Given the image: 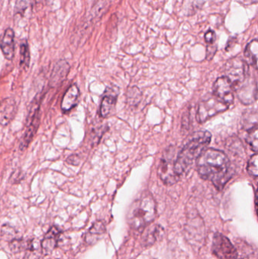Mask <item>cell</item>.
I'll return each instance as SVG.
<instances>
[{
    "instance_id": "cell-1",
    "label": "cell",
    "mask_w": 258,
    "mask_h": 259,
    "mask_svg": "<svg viewBox=\"0 0 258 259\" xmlns=\"http://www.w3.org/2000/svg\"><path fill=\"white\" fill-rule=\"evenodd\" d=\"M197 170L203 179L212 181L219 190H222L231 178L230 163L224 152L208 149L197 159Z\"/></svg>"
},
{
    "instance_id": "cell-2",
    "label": "cell",
    "mask_w": 258,
    "mask_h": 259,
    "mask_svg": "<svg viewBox=\"0 0 258 259\" xmlns=\"http://www.w3.org/2000/svg\"><path fill=\"white\" fill-rule=\"evenodd\" d=\"M212 140V135L208 131L195 133L189 141L179 152L176 158L175 170L179 177L187 173L195 160L198 159L205 150Z\"/></svg>"
},
{
    "instance_id": "cell-3",
    "label": "cell",
    "mask_w": 258,
    "mask_h": 259,
    "mask_svg": "<svg viewBox=\"0 0 258 259\" xmlns=\"http://www.w3.org/2000/svg\"><path fill=\"white\" fill-rule=\"evenodd\" d=\"M156 217V201L148 192H144L130 205L127 222L132 229L142 232Z\"/></svg>"
},
{
    "instance_id": "cell-4",
    "label": "cell",
    "mask_w": 258,
    "mask_h": 259,
    "mask_svg": "<svg viewBox=\"0 0 258 259\" xmlns=\"http://www.w3.org/2000/svg\"><path fill=\"white\" fill-rule=\"evenodd\" d=\"M40 98L37 96L33 99L30 104L26 120L25 131L20 143L19 148L21 150H24L28 147L37 132L40 121Z\"/></svg>"
},
{
    "instance_id": "cell-5",
    "label": "cell",
    "mask_w": 258,
    "mask_h": 259,
    "mask_svg": "<svg viewBox=\"0 0 258 259\" xmlns=\"http://www.w3.org/2000/svg\"><path fill=\"white\" fill-rule=\"evenodd\" d=\"M174 149L168 148L162 155L159 164L158 174L159 178L166 185L175 184L180 180V177L176 173Z\"/></svg>"
},
{
    "instance_id": "cell-6",
    "label": "cell",
    "mask_w": 258,
    "mask_h": 259,
    "mask_svg": "<svg viewBox=\"0 0 258 259\" xmlns=\"http://www.w3.org/2000/svg\"><path fill=\"white\" fill-rule=\"evenodd\" d=\"M229 106L218 97H210L202 100L198 105L197 110V121L204 123L212 117L228 109Z\"/></svg>"
},
{
    "instance_id": "cell-7",
    "label": "cell",
    "mask_w": 258,
    "mask_h": 259,
    "mask_svg": "<svg viewBox=\"0 0 258 259\" xmlns=\"http://www.w3.org/2000/svg\"><path fill=\"white\" fill-rule=\"evenodd\" d=\"M226 77L233 83L235 91L245 81L249 74L248 65L242 59L235 58L227 62Z\"/></svg>"
},
{
    "instance_id": "cell-8",
    "label": "cell",
    "mask_w": 258,
    "mask_h": 259,
    "mask_svg": "<svg viewBox=\"0 0 258 259\" xmlns=\"http://www.w3.org/2000/svg\"><path fill=\"white\" fill-rule=\"evenodd\" d=\"M214 255L218 259H237L238 252L230 240L222 234H215L212 243Z\"/></svg>"
},
{
    "instance_id": "cell-9",
    "label": "cell",
    "mask_w": 258,
    "mask_h": 259,
    "mask_svg": "<svg viewBox=\"0 0 258 259\" xmlns=\"http://www.w3.org/2000/svg\"><path fill=\"white\" fill-rule=\"evenodd\" d=\"M238 98L245 105L254 103L257 97V84L254 78L248 74L245 81L236 90Z\"/></svg>"
},
{
    "instance_id": "cell-10",
    "label": "cell",
    "mask_w": 258,
    "mask_h": 259,
    "mask_svg": "<svg viewBox=\"0 0 258 259\" xmlns=\"http://www.w3.org/2000/svg\"><path fill=\"white\" fill-rule=\"evenodd\" d=\"M235 90L233 83L227 77H219L214 84V94L215 97L227 103L228 106L234 102Z\"/></svg>"
},
{
    "instance_id": "cell-11",
    "label": "cell",
    "mask_w": 258,
    "mask_h": 259,
    "mask_svg": "<svg viewBox=\"0 0 258 259\" xmlns=\"http://www.w3.org/2000/svg\"><path fill=\"white\" fill-rule=\"evenodd\" d=\"M61 234H62V231L57 226H53L50 228L41 243L42 253L44 255H48L56 249L59 243Z\"/></svg>"
},
{
    "instance_id": "cell-12",
    "label": "cell",
    "mask_w": 258,
    "mask_h": 259,
    "mask_svg": "<svg viewBox=\"0 0 258 259\" xmlns=\"http://www.w3.org/2000/svg\"><path fill=\"white\" fill-rule=\"evenodd\" d=\"M80 97V89L76 83L71 85L62 98L61 108L63 112H68L77 106Z\"/></svg>"
},
{
    "instance_id": "cell-13",
    "label": "cell",
    "mask_w": 258,
    "mask_h": 259,
    "mask_svg": "<svg viewBox=\"0 0 258 259\" xmlns=\"http://www.w3.org/2000/svg\"><path fill=\"white\" fill-rule=\"evenodd\" d=\"M1 50L7 60H13L15 56V32L13 29L7 28L5 30L2 38Z\"/></svg>"
},
{
    "instance_id": "cell-14",
    "label": "cell",
    "mask_w": 258,
    "mask_h": 259,
    "mask_svg": "<svg viewBox=\"0 0 258 259\" xmlns=\"http://www.w3.org/2000/svg\"><path fill=\"white\" fill-rule=\"evenodd\" d=\"M70 71V65L65 60H60L56 62L50 79L51 86L56 87L60 84L68 77Z\"/></svg>"
},
{
    "instance_id": "cell-15",
    "label": "cell",
    "mask_w": 258,
    "mask_h": 259,
    "mask_svg": "<svg viewBox=\"0 0 258 259\" xmlns=\"http://www.w3.org/2000/svg\"><path fill=\"white\" fill-rule=\"evenodd\" d=\"M16 103L13 99H4L2 101L1 124L3 126L7 125L13 119L16 114Z\"/></svg>"
},
{
    "instance_id": "cell-16",
    "label": "cell",
    "mask_w": 258,
    "mask_h": 259,
    "mask_svg": "<svg viewBox=\"0 0 258 259\" xmlns=\"http://www.w3.org/2000/svg\"><path fill=\"white\" fill-rule=\"evenodd\" d=\"M111 93H106V95L101 100V105H100L99 114L102 118H107L109 115L113 112L117 103V95L115 92L112 93V90L110 89Z\"/></svg>"
},
{
    "instance_id": "cell-17",
    "label": "cell",
    "mask_w": 258,
    "mask_h": 259,
    "mask_svg": "<svg viewBox=\"0 0 258 259\" xmlns=\"http://www.w3.org/2000/svg\"><path fill=\"white\" fill-rule=\"evenodd\" d=\"M164 233H165V229L161 225H157L149 227L143 237V240H142L144 246L148 247V246L154 245L156 242L159 241L163 237Z\"/></svg>"
},
{
    "instance_id": "cell-18",
    "label": "cell",
    "mask_w": 258,
    "mask_h": 259,
    "mask_svg": "<svg viewBox=\"0 0 258 259\" xmlns=\"http://www.w3.org/2000/svg\"><path fill=\"white\" fill-rule=\"evenodd\" d=\"M106 226L101 222H96L89 228V231L86 234L85 240L89 244L96 243L99 239L106 234Z\"/></svg>"
},
{
    "instance_id": "cell-19",
    "label": "cell",
    "mask_w": 258,
    "mask_h": 259,
    "mask_svg": "<svg viewBox=\"0 0 258 259\" xmlns=\"http://www.w3.org/2000/svg\"><path fill=\"white\" fill-rule=\"evenodd\" d=\"M247 62L253 68L258 70V40L254 39L247 45L245 50Z\"/></svg>"
},
{
    "instance_id": "cell-20",
    "label": "cell",
    "mask_w": 258,
    "mask_h": 259,
    "mask_svg": "<svg viewBox=\"0 0 258 259\" xmlns=\"http://www.w3.org/2000/svg\"><path fill=\"white\" fill-rule=\"evenodd\" d=\"M245 141L254 152H258V124L248 130L245 136Z\"/></svg>"
},
{
    "instance_id": "cell-21",
    "label": "cell",
    "mask_w": 258,
    "mask_h": 259,
    "mask_svg": "<svg viewBox=\"0 0 258 259\" xmlns=\"http://www.w3.org/2000/svg\"><path fill=\"white\" fill-rule=\"evenodd\" d=\"M30 49L27 41H23L20 46V65L24 69L28 68L30 65Z\"/></svg>"
},
{
    "instance_id": "cell-22",
    "label": "cell",
    "mask_w": 258,
    "mask_h": 259,
    "mask_svg": "<svg viewBox=\"0 0 258 259\" xmlns=\"http://www.w3.org/2000/svg\"><path fill=\"white\" fill-rule=\"evenodd\" d=\"M26 252L27 259H38L40 256V254H42V244L36 239L30 240L28 248Z\"/></svg>"
},
{
    "instance_id": "cell-23",
    "label": "cell",
    "mask_w": 258,
    "mask_h": 259,
    "mask_svg": "<svg viewBox=\"0 0 258 259\" xmlns=\"http://www.w3.org/2000/svg\"><path fill=\"white\" fill-rule=\"evenodd\" d=\"M30 241H25L22 239H13L9 243V249L14 253L27 251Z\"/></svg>"
},
{
    "instance_id": "cell-24",
    "label": "cell",
    "mask_w": 258,
    "mask_h": 259,
    "mask_svg": "<svg viewBox=\"0 0 258 259\" xmlns=\"http://www.w3.org/2000/svg\"><path fill=\"white\" fill-rule=\"evenodd\" d=\"M248 173L252 176L258 177V154L252 155L248 163Z\"/></svg>"
},
{
    "instance_id": "cell-25",
    "label": "cell",
    "mask_w": 258,
    "mask_h": 259,
    "mask_svg": "<svg viewBox=\"0 0 258 259\" xmlns=\"http://www.w3.org/2000/svg\"><path fill=\"white\" fill-rule=\"evenodd\" d=\"M204 39H205L208 45L216 44V34H215V31L211 30V29L206 32L205 35H204Z\"/></svg>"
},
{
    "instance_id": "cell-26",
    "label": "cell",
    "mask_w": 258,
    "mask_h": 259,
    "mask_svg": "<svg viewBox=\"0 0 258 259\" xmlns=\"http://www.w3.org/2000/svg\"><path fill=\"white\" fill-rule=\"evenodd\" d=\"M4 227L3 226L2 228V237H5L6 236L7 238H12V237H14V234H15V231H14L13 228H11L9 225H4Z\"/></svg>"
},
{
    "instance_id": "cell-27",
    "label": "cell",
    "mask_w": 258,
    "mask_h": 259,
    "mask_svg": "<svg viewBox=\"0 0 258 259\" xmlns=\"http://www.w3.org/2000/svg\"><path fill=\"white\" fill-rule=\"evenodd\" d=\"M217 52V45L216 44H214V45H208L207 46V55H206V57H207L208 60H211L212 58L215 56V53Z\"/></svg>"
},
{
    "instance_id": "cell-28",
    "label": "cell",
    "mask_w": 258,
    "mask_h": 259,
    "mask_svg": "<svg viewBox=\"0 0 258 259\" xmlns=\"http://www.w3.org/2000/svg\"><path fill=\"white\" fill-rule=\"evenodd\" d=\"M66 162L68 163V164H71V165H78V164H80V158H79L78 155L74 154V155H70V156L67 158Z\"/></svg>"
},
{
    "instance_id": "cell-29",
    "label": "cell",
    "mask_w": 258,
    "mask_h": 259,
    "mask_svg": "<svg viewBox=\"0 0 258 259\" xmlns=\"http://www.w3.org/2000/svg\"><path fill=\"white\" fill-rule=\"evenodd\" d=\"M246 4H254V3H257L258 0H244Z\"/></svg>"
},
{
    "instance_id": "cell-30",
    "label": "cell",
    "mask_w": 258,
    "mask_h": 259,
    "mask_svg": "<svg viewBox=\"0 0 258 259\" xmlns=\"http://www.w3.org/2000/svg\"><path fill=\"white\" fill-rule=\"evenodd\" d=\"M257 206H258V187L257 190Z\"/></svg>"
}]
</instances>
